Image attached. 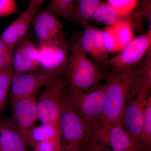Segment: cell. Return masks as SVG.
Masks as SVG:
<instances>
[{"mask_svg": "<svg viewBox=\"0 0 151 151\" xmlns=\"http://www.w3.org/2000/svg\"><path fill=\"white\" fill-rule=\"evenodd\" d=\"M141 69L114 70L105 74L104 107L101 125H112L122 122L127 103L138 80Z\"/></svg>", "mask_w": 151, "mask_h": 151, "instance_id": "6da1fadb", "label": "cell"}, {"mask_svg": "<svg viewBox=\"0 0 151 151\" xmlns=\"http://www.w3.org/2000/svg\"><path fill=\"white\" fill-rule=\"evenodd\" d=\"M59 127L61 151H82L97 127L83 120L63 97Z\"/></svg>", "mask_w": 151, "mask_h": 151, "instance_id": "7a4b0ae2", "label": "cell"}, {"mask_svg": "<svg viewBox=\"0 0 151 151\" xmlns=\"http://www.w3.org/2000/svg\"><path fill=\"white\" fill-rule=\"evenodd\" d=\"M69 93H79L99 84L105 74L89 59L78 40L72 42L71 55L67 68Z\"/></svg>", "mask_w": 151, "mask_h": 151, "instance_id": "3957f363", "label": "cell"}, {"mask_svg": "<svg viewBox=\"0 0 151 151\" xmlns=\"http://www.w3.org/2000/svg\"><path fill=\"white\" fill-rule=\"evenodd\" d=\"M105 84L100 83L79 93L64 98L68 105L83 120L96 127L101 126L100 121L104 107Z\"/></svg>", "mask_w": 151, "mask_h": 151, "instance_id": "277c9868", "label": "cell"}, {"mask_svg": "<svg viewBox=\"0 0 151 151\" xmlns=\"http://www.w3.org/2000/svg\"><path fill=\"white\" fill-rule=\"evenodd\" d=\"M90 140L102 151H125L143 149L139 141L124 129L122 122L97 127Z\"/></svg>", "mask_w": 151, "mask_h": 151, "instance_id": "5b68a950", "label": "cell"}, {"mask_svg": "<svg viewBox=\"0 0 151 151\" xmlns=\"http://www.w3.org/2000/svg\"><path fill=\"white\" fill-rule=\"evenodd\" d=\"M150 89L143 84L140 76L122 117V123L124 129L139 141Z\"/></svg>", "mask_w": 151, "mask_h": 151, "instance_id": "8992f818", "label": "cell"}, {"mask_svg": "<svg viewBox=\"0 0 151 151\" xmlns=\"http://www.w3.org/2000/svg\"><path fill=\"white\" fill-rule=\"evenodd\" d=\"M67 82L60 76L47 84L37 99L39 120L42 124H52L59 127L61 100Z\"/></svg>", "mask_w": 151, "mask_h": 151, "instance_id": "52a82bcc", "label": "cell"}, {"mask_svg": "<svg viewBox=\"0 0 151 151\" xmlns=\"http://www.w3.org/2000/svg\"><path fill=\"white\" fill-rule=\"evenodd\" d=\"M60 76L58 73L42 69L30 73L15 74L9 89L11 102L36 95L42 87Z\"/></svg>", "mask_w": 151, "mask_h": 151, "instance_id": "ba28073f", "label": "cell"}, {"mask_svg": "<svg viewBox=\"0 0 151 151\" xmlns=\"http://www.w3.org/2000/svg\"><path fill=\"white\" fill-rule=\"evenodd\" d=\"M151 29L134 38L125 47L111 58V65L117 70L136 67L151 49Z\"/></svg>", "mask_w": 151, "mask_h": 151, "instance_id": "9c48e42d", "label": "cell"}, {"mask_svg": "<svg viewBox=\"0 0 151 151\" xmlns=\"http://www.w3.org/2000/svg\"><path fill=\"white\" fill-rule=\"evenodd\" d=\"M40 68L61 75L67 68L69 56L66 40L40 45Z\"/></svg>", "mask_w": 151, "mask_h": 151, "instance_id": "30bf717a", "label": "cell"}, {"mask_svg": "<svg viewBox=\"0 0 151 151\" xmlns=\"http://www.w3.org/2000/svg\"><path fill=\"white\" fill-rule=\"evenodd\" d=\"M12 105V113L9 121L26 139L28 133L39 120L36 95L15 100Z\"/></svg>", "mask_w": 151, "mask_h": 151, "instance_id": "8fae6325", "label": "cell"}, {"mask_svg": "<svg viewBox=\"0 0 151 151\" xmlns=\"http://www.w3.org/2000/svg\"><path fill=\"white\" fill-rule=\"evenodd\" d=\"M78 41L82 50L92 58L99 68L104 69L111 66L102 30L88 24Z\"/></svg>", "mask_w": 151, "mask_h": 151, "instance_id": "7c38bea8", "label": "cell"}, {"mask_svg": "<svg viewBox=\"0 0 151 151\" xmlns=\"http://www.w3.org/2000/svg\"><path fill=\"white\" fill-rule=\"evenodd\" d=\"M44 0H29L24 11L0 35V39L11 47H14L26 35L29 25L38 12Z\"/></svg>", "mask_w": 151, "mask_h": 151, "instance_id": "4fadbf2b", "label": "cell"}, {"mask_svg": "<svg viewBox=\"0 0 151 151\" xmlns=\"http://www.w3.org/2000/svg\"><path fill=\"white\" fill-rule=\"evenodd\" d=\"M12 68L15 74L30 73L41 69L38 47L26 35L14 47Z\"/></svg>", "mask_w": 151, "mask_h": 151, "instance_id": "5bb4252c", "label": "cell"}, {"mask_svg": "<svg viewBox=\"0 0 151 151\" xmlns=\"http://www.w3.org/2000/svg\"><path fill=\"white\" fill-rule=\"evenodd\" d=\"M32 23L40 45L65 40L61 22L52 14L45 10L38 12Z\"/></svg>", "mask_w": 151, "mask_h": 151, "instance_id": "9a60e30c", "label": "cell"}, {"mask_svg": "<svg viewBox=\"0 0 151 151\" xmlns=\"http://www.w3.org/2000/svg\"><path fill=\"white\" fill-rule=\"evenodd\" d=\"M93 17L95 22L107 26L112 25L118 22H124L135 30L140 31L144 28L145 18L139 11L122 14L108 3L102 2L94 11Z\"/></svg>", "mask_w": 151, "mask_h": 151, "instance_id": "2e32d148", "label": "cell"}, {"mask_svg": "<svg viewBox=\"0 0 151 151\" xmlns=\"http://www.w3.org/2000/svg\"><path fill=\"white\" fill-rule=\"evenodd\" d=\"M25 138L9 121L0 120V151H27Z\"/></svg>", "mask_w": 151, "mask_h": 151, "instance_id": "e0dca14e", "label": "cell"}, {"mask_svg": "<svg viewBox=\"0 0 151 151\" xmlns=\"http://www.w3.org/2000/svg\"><path fill=\"white\" fill-rule=\"evenodd\" d=\"M26 140L28 145L30 146L49 140L60 142L59 127L47 124H42L37 127H34L28 133Z\"/></svg>", "mask_w": 151, "mask_h": 151, "instance_id": "ac0fdd59", "label": "cell"}, {"mask_svg": "<svg viewBox=\"0 0 151 151\" xmlns=\"http://www.w3.org/2000/svg\"><path fill=\"white\" fill-rule=\"evenodd\" d=\"M76 0H49L45 10L55 16L76 22Z\"/></svg>", "mask_w": 151, "mask_h": 151, "instance_id": "d6986e66", "label": "cell"}, {"mask_svg": "<svg viewBox=\"0 0 151 151\" xmlns=\"http://www.w3.org/2000/svg\"><path fill=\"white\" fill-rule=\"evenodd\" d=\"M100 0H76V22L86 27Z\"/></svg>", "mask_w": 151, "mask_h": 151, "instance_id": "ffe728a7", "label": "cell"}, {"mask_svg": "<svg viewBox=\"0 0 151 151\" xmlns=\"http://www.w3.org/2000/svg\"><path fill=\"white\" fill-rule=\"evenodd\" d=\"M139 142L143 148L150 150L151 147V95L146 105Z\"/></svg>", "mask_w": 151, "mask_h": 151, "instance_id": "44dd1931", "label": "cell"}, {"mask_svg": "<svg viewBox=\"0 0 151 151\" xmlns=\"http://www.w3.org/2000/svg\"><path fill=\"white\" fill-rule=\"evenodd\" d=\"M112 26L121 50L134 38V30L124 22H118Z\"/></svg>", "mask_w": 151, "mask_h": 151, "instance_id": "7402d4cb", "label": "cell"}, {"mask_svg": "<svg viewBox=\"0 0 151 151\" xmlns=\"http://www.w3.org/2000/svg\"><path fill=\"white\" fill-rule=\"evenodd\" d=\"M14 49L0 39V68L12 70V58Z\"/></svg>", "mask_w": 151, "mask_h": 151, "instance_id": "603a6c76", "label": "cell"}, {"mask_svg": "<svg viewBox=\"0 0 151 151\" xmlns=\"http://www.w3.org/2000/svg\"><path fill=\"white\" fill-rule=\"evenodd\" d=\"M103 40L108 52H115L120 50V47L116 39L113 26H107L102 30Z\"/></svg>", "mask_w": 151, "mask_h": 151, "instance_id": "cb8c5ba5", "label": "cell"}, {"mask_svg": "<svg viewBox=\"0 0 151 151\" xmlns=\"http://www.w3.org/2000/svg\"><path fill=\"white\" fill-rule=\"evenodd\" d=\"M106 1L108 4L122 14L134 12L138 4V0H106Z\"/></svg>", "mask_w": 151, "mask_h": 151, "instance_id": "d4e9b609", "label": "cell"}, {"mask_svg": "<svg viewBox=\"0 0 151 151\" xmlns=\"http://www.w3.org/2000/svg\"><path fill=\"white\" fill-rule=\"evenodd\" d=\"M30 147L37 151H61L60 142L52 140L36 143Z\"/></svg>", "mask_w": 151, "mask_h": 151, "instance_id": "484cf974", "label": "cell"}, {"mask_svg": "<svg viewBox=\"0 0 151 151\" xmlns=\"http://www.w3.org/2000/svg\"><path fill=\"white\" fill-rule=\"evenodd\" d=\"M18 11L15 0H0V18L12 15Z\"/></svg>", "mask_w": 151, "mask_h": 151, "instance_id": "4316f807", "label": "cell"}, {"mask_svg": "<svg viewBox=\"0 0 151 151\" xmlns=\"http://www.w3.org/2000/svg\"><path fill=\"white\" fill-rule=\"evenodd\" d=\"M15 73L12 70L0 68V89L9 91Z\"/></svg>", "mask_w": 151, "mask_h": 151, "instance_id": "83f0119b", "label": "cell"}, {"mask_svg": "<svg viewBox=\"0 0 151 151\" xmlns=\"http://www.w3.org/2000/svg\"><path fill=\"white\" fill-rule=\"evenodd\" d=\"M148 23L149 29H151V0H141L139 10Z\"/></svg>", "mask_w": 151, "mask_h": 151, "instance_id": "f1b7e54d", "label": "cell"}, {"mask_svg": "<svg viewBox=\"0 0 151 151\" xmlns=\"http://www.w3.org/2000/svg\"><path fill=\"white\" fill-rule=\"evenodd\" d=\"M9 90L0 89V112L2 111L7 103Z\"/></svg>", "mask_w": 151, "mask_h": 151, "instance_id": "f546056e", "label": "cell"}, {"mask_svg": "<svg viewBox=\"0 0 151 151\" xmlns=\"http://www.w3.org/2000/svg\"><path fill=\"white\" fill-rule=\"evenodd\" d=\"M82 151H100V150L96 146L94 145V144L91 143L90 141H89L87 145Z\"/></svg>", "mask_w": 151, "mask_h": 151, "instance_id": "4dcf8cb0", "label": "cell"}, {"mask_svg": "<svg viewBox=\"0 0 151 151\" xmlns=\"http://www.w3.org/2000/svg\"><path fill=\"white\" fill-rule=\"evenodd\" d=\"M143 149H132V150H128L125 151H142Z\"/></svg>", "mask_w": 151, "mask_h": 151, "instance_id": "1f68e13d", "label": "cell"}, {"mask_svg": "<svg viewBox=\"0 0 151 151\" xmlns=\"http://www.w3.org/2000/svg\"><path fill=\"white\" fill-rule=\"evenodd\" d=\"M31 151H36V150H32Z\"/></svg>", "mask_w": 151, "mask_h": 151, "instance_id": "d6a6232c", "label": "cell"}]
</instances>
